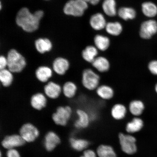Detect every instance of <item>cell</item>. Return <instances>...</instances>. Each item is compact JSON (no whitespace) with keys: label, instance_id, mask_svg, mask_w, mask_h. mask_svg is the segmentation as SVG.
Instances as JSON below:
<instances>
[{"label":"cell","instance_id":"cell-12","mask_svg":"<svg viewBox=\"0 0 157 157\" xmlns=\"http://www.w3.org/2000/svg\"><path fill=\"white\" fill-rule=\"evenodd\" d=\"M34 44L37 52L41 54L50 52L53 48L52 40L47 37H39L34 41Z\"/></svg>","mask_w":157,"mask_h":157},{"label":"cell","instance_id":"cell-3","mask_svg":"<svg viewBox=\"0 0 157 157\" xmlns=\"http://www.w3.org/2000/svg\"><path fill=\"white\" fill-rule=\"evenodd\" d=\"M88 8L84 0H69L65 4L63 11L65 15L75 17L83 16Z\"/></svg>","mask_w":157,"mask_h":157},{"label":"cell","instance_id":"cell-18","mask_svg":"<svg viewBox=\"0 0 157 157\" xmlns=\"http://www.w3.org/2000/svg\"><path fill=\"white\" fill-rule=\"evenodd\" d=\"M98 54L99 50L93 45H88L81 52L82 58L84 61L91 64L98 56Z\"/></svg>","mask_w":157,"mask_h":157},{"label":"cell","instance_id":"cell-5","mask_svg":"<svg viewBox=\"0 0 157 157\" xmlns=\"http://www.w3.org/2000/svg\"><path fill=\"white\" fill-rule=\"evenodd\" d=\"M72 111L70 105L59 106L52 114V120L57 125L65 126L71 117Z\"/></svg>","mask_w":157,"mask_h":157},{"label":"cell","instance_id":"cell-19","mask_svg":"<svg viewBox=\"0 0 157 157\" xmlns=\"http://www.w3.org/2000/svg\"><path fill=\"white\" fill-rule=\"evenodd\" d=\"M94 46L101 52L108 50L110 46V39L107 36L101 34H97L94 37Z\"/></svg>","mask_w":157,"mask_h":157},{"label":"cell","instance_id":"cell-4","mask_svg":"<svg viewBox=\"0 0 157 157\" xmlns=\"http://www.w3.org/2000/svg\"><path fill=\"white\" fill-rule=\"evenodd\" d=\"M100 80L99 75L91 68H86L82 72L81 84L86 90L91 91L97 89L100 85Z\"/></svg>","mask_w":157,"mask_h":157},{"label":"cell","instance_id":"cell-30","mask_svg":"<svg viewBox=\"0 0 157 157\" xmlns=\"http://www.w3.org/2000/svg\"><path fill=\"white\" fill-rule=\"evenodd\" d=\"M143 125V121L138 117H135L131 122L127 124L126 130L129 133H135L140 131Z\"/></svg>","mask_w":157,"mask_h":157},{"label":"cell","instance_id":"cell-23","mask_svg":"<svg viewBox=\"0 0 157 157\" xmlns=\"http://www.w3.org/2000/svg\"><path fill=\"white\" fill-rule=\"evenodd\" d=\"M117 15L120 18L124 21L132 20L136 18V10L130 7H121L117 10Z\"/></svg>","mask_w":157,"mask_h":157},{"label":"cell","instance_id":"cell-8","mask_svg":"<svg viewBox=\"0 0 157 157\" xmlns=\"http://www.w3.org/2000/svg\"><path fill=\"white\" fill-rule=\"evenodd\" d=\"M119 139L121 149L124 152L130 155L136 152V140L134 137L121 133L119 135Z\"/></svg>","mask_w":157,"mask_h":157},{"label":"cell","instance_id":"cell-2","mask_svg":"<svg viewBox=\"0 0 157 157\" xmlns=\"http://www.w3.org/2000/svg\"><path fill=\"white\" fill-rule=\"evenodd\" d=\"M6 57L8 62L7 68L13 74L20 73L26 67V59L16 49L12 48L9 50Z\"/></svg>","mask_w":157,"mask_h":157},{"label":"cell","instance_id":"cell-10","mask_svg":"<svg viewBox=\"0 0 157 157\" xmlns=\"http://www.w3.org/2000/svg\"><path fill=\"white\" fill-rule=\"evenodd\" d=\"M44 93L49 99H57L62 93V88L60 84L53 81H49L45 84Z\"/></svg>","mask_w":157,"mask_h":157},{"label":"cell","instance_id":"cell-15","mask_svg":"<svg viewBox=\"0 0 157 157\" xmlns=\"http://www.w3.org/2000/svg\"><path fill=\"white\" fill-rule=\"evenodd\" d=\"M107 23L105 16L100 13H94L91 16L89 20L90 26L96 31H100L105 29Z\"/></svg>","mask_w":157,"mask_h":157},{"label":"cell","instance_id":"cell-11","mask_svg":"<svg viewBox=\"0 0 157 157\" xmlns=\"http://www.w3.org/2000/svg\"><path fill=\"white\" fill-rule=\"evenodd\" d=\"M25 142L20 135L15 134L6 136L2 141L1 144L4 148L9 150L22 146Z\"/></svg>","mask_w":157,"mask_h":157},{"label":"cell","instance_id":"cell-25","mask_svg":"<svg viewBox=\"0 0 157 157\" xmlns=\"http://www.w3.org/2000/svg\"><path fill=\"white\" fill-rule=\"evenodd\" d=\"M123 29L122 24L118 21L107 22L105 28L107 34L113 36H119L122 33Z\"/></svg>","mask_w":157,"mask_h":157},{"label":"cell","instance_id":"cell-24","mask_svg":"<svg viewBox=\"0 0 157 157\" xmlns=\"http://www.w3.org/2000/svg\"><path fill=\"white\" fill-rule=\"evenodd\" d=\"M143 14L148 18H152L157 15V6L151 1H146L141 5Z\"/></svg>","mask_w":157,"mask_h":157},{"label":"cell","instance_id":"cell-14","mask_svg":"<svg viewBox=\"0 0 157 157\" xmlns=\"http://www.w3.org/2000/svg\"><path fill=\"white\" fill-rule=\"evenodd\" d=\"M48 98L44 93H37L31 96L30 100L31 107L36 110L40 111L46 107Z\"/></svg>","mask_w":157,"mask_h":157},{"label":"cell","instance_id":"cell-9","mask_svg":"<svg viewBox=\"0 0 157 157\" xmlns=\"http://www.w3.org/2000/svg\"><path fill=\"white\" fill-rule=\"evenodd\" d=\"M70 66V62L68 59L59 56L55 58L53 61L52 68L54 73L62 76L66 74Z\"/></svg>","mask_w":157,"mask_h":157},{"label":"cell","instance_id":"cell-16","mask_svg":"<svg viewBox=\"0 0 157 157\" xmlns=\"http://www.w3.org/2000/svg\"><path fill=\"white\" fill-rule=\"evenodd\" d=\"M60 142V139L58 135L53 131H50L45 136L44 146L47 151H52Z\"/></svg>","mask_w":157,"mask_h":157},{"label":"cell","instance_id":"cell-39","mask_svg":"<svg viewBox=\"0 0 157 157\" xmlns=\"http://www.w3.org/2000/svg\"><path fill=\"white\" fill-rule=\"evenodd\" d=\"M155 91L157 93V83L156 84L155 87Z\"/></svg>","mask_w":157,"mask_h":157},{"label":"cell","instance_id":"cell-17","mask_svg":"<svg viewBox=\"0 0 157 157\" xmlns=\"http://www.w3.org/2000/svg\"><path fill=\"white\" fill-rule=\"evenodd\" d=\"M92 66L100 73H105L111 67L109 61L105 56H98L91 63Z\"/></svg>","mask_w":157,"mask_h":157},{"label":"cell","instance_id":"cell-22","mask_svg":"<svg viewBox=\"0 0 157 157\" xmlns=\"http://www.w3.org/2000/svg\"><path fill=\"white\" fill-rule=\"evenodd\" d=\"M62 93L65 97L71 99L75 97L78 93V87L75 82L71 81L66 82L62 87Z\"/></svg>","mask_w":157,"mask_h":157},{"label":"cell","instance_id":"cell-26","mask_svg":"<svg viewBox=\"0 0 157 157\" xmlns=\"http://www.w3.org/2000/svg\"><path fill=\"white\" fill-rule=\"evenodd\" d=\"M78 119L75 123L74 125L76 128H85L89 123V117L88 113L84 110L78 109L76 110Z\"/></svg>","mask_w":157,"mask_h":157},{"label":"cell","instance_id":"cell-32","mask_svg":"<svg viewBox=\"0 0 157 157\" xmlns=\"http://www.w3.org/2000/svg\"><path fill=\"white\" fill-rule=\"evenodd\" d=\"M99 157H117L112 147L106 145H101L97 149Z\"/></svg>","mask_w":157,"mask_h":157},{"label":"cell","instance_id":"cell-6","mask_svg":"<svg viewBox=\"0 0 157 157\" xmlns=\"http://www.w3.org/2000/svg\"><path fill=\"white\" fill-rule=\"evenodd\" d=\"M157 33V21L150 19L143 21L139 29V34L140 38L144 40H149Z\"/></svg>","mask_w":157,"mask_h":157},{"label":"cell","instance_id":"cell-40","mask_svg":"<svg viewBox=\"0 0 157 157\" xmlns=\"http://www.w3.org/2000/svg\"><path fill=\"white\" fill-rule=\"evenodd\" d=\"M44 1H50V0H44Z\"/></svg>","mask_w":157,"mask_h":157},{"label":"cell","instance_id":"cell-33","mask_svg":"<svg viewBox=\"0 0 157 157\" xmlns=\"http://www.w3.org/2000/svg\"><path fill=\"white\" fill-rule=\"evenodd\" d=\"M148 68L151 73L157 75V60H152L148 64Z\"/></svg>","mask_w":157,"mask_h":157},{"label":"cell","instance_id":"cell-28","mask_svg":"<svg viewBox=\"0 0 157 157\" xmlns=\"http://www.w3.org/2000/svg\"><path fill=\"white\" fill-rule=\"evenodd\" d=\"M144 109V103L140 100H132L129 103V111L132 114L135 116H139L142 114Z\"/></svg>","mask_w":157,"mask_h":157},{"label":"cell","instance_id":"cell-7","mask_svg":"<svg viewBox=\"0 0 157 157\" xmlns=\"http://www.w3.org/2000/svg\"><path fill=\"white\" fill-rule=\"evenodd\" d=\"M19 133L25 142L29 143L34 142L39 135L38 128L30 123L23 124L20 129Z\"/></svg>","mask_w":157,"mask_h":157},{"label":"cell","instance_id":"cell-34","mask_svg":"<svg viewBox=\"0 0 157 157\" xmlns=\"http://www.w3.org/2000/svg\"><path fill=\"white\" fill-rule=\"evenodd\" d=\"M8 62L6 56L4 55H0V70L7 67Z\"/></svg>","mask_w":157,"mask_h":157},{"label":"cell","instance_id":"cell-13","mask_svg":"<svg viewBox=\"0 0 157 157\" xmlns=\"http://www.w3.org/2000/svg\"><path fill=\"white\" fill-rule=\"evenodd\" d=\"M35 76L39 81L46 84L52 77L54 71L52 68L47 66H41L36 68L35 71Z\"/></svg>","mask_w":157,"mask_h":157},{"label":"cell","instance_id":"cell-38","mask_svg":"<svg viewBox=\"0 0 157 157\" xmlns=\"http://www.w3.org/2000/svg\"><path fill=\"white\" fill-rule=\"evenodd\" d=\"M2 2H0V9H1V10L2 9Z\"/></svg>","mask_w":157,"mask_h":157},{"label":"cell","instance_id":"cell-35","mask_svg":"<svg viewBox=\"0 0 157 157\" xmlns=\"http://www.w3.org/2000/svg\"><path fill=\"white\" fill-rule=\"evenodd\" d=\"M7 157H21L19 153L15 148L9 149L7 152Z\"/></svg>","mask_w":157,"mask_h":157},{"label":"cell","instance_id":"cell-20","mask_svg":"<svg viewBox=\"0 0 157 157\" xmlns=\"http://www.w3.org/2000/svg\"><path fill=\"white\" fill-rule=\"evenodd\" d=\"M101 7L104 13L107 16L114 17L117 15L118 10L116 0H104Z\"/></svg>","mask_w":157,"mask_h":157},{"label":"cell","instance_id":"cell-41","mask_svg":"<svg viewBox=\"0 0 157 157\" xmlns=\"http://www.w3.org/2000/svg\"><path fill=\"white\" fill-rule=\"evenodd\" d=\"M1 157H2V153H1Z\"/></svg>","mask_w":157,"mask_h":157},{"label":"cell","instance_id":"cell-37","mask_svg":"<svg viewBox=\"0 0 157 157\" xmlns=\"http://www.w3.org/2000/svg\"><path fill=\"white\" fill-rule=\"evenodd\" d=\"M88 4H90L92 5L95 6L99 4L101 0H84Z\"/></svg>","mask_w":157,"mask_h":157},{"label":"cell","instance_id":"cell-29","mask_svg":"<svg viewBox=\"0 0 157 157\" xmlns=\"http://www.w3.org/2000/svg\"><path fill=\"white\" fill-rule=\"evenodd\" d=\"M127 111V108L124 105L121 103H117L112 108L111 114L114 119L121 120L125 117Z\"/></svg>","mask_w":157,"mask_h":157},{"label":"cell","instance_id":"cell-36","mask_svg":"<svg viewBox=\"0 0 157 157\" xmlns=\"http://www.w3.org/2000/svg\"><path fill=\"white\" fill-rule=\"evenodd\" d=\"M80 157H96V155L94 151L88 150L85 151L84 152L83 155Z\"/></svg>","mask_w":157,"mask_h":157},{"label":"cell","instance_id":"cell-21","mask_svg":"<svg viewBox=\"0 0 157 157\" xmlns=\"http://www.w3.org/2000/svg\"><path fill=\"white\" fill-rule=\"evenodd\" d=\"M95 90L98 97L104 100H111L114 96L115 92L113 88L106 84L99 85Z\"/></svg>","mask_w":157,"mask_h":157},{"label":"cell","instance_id":"cell-31","mask_svg":"<svg viewBox=\"0 0 157 157\" xmlns=\"http://www.w3.org/2000/svg\"><path fill=\"white\" fill-rule=\"evenodd\" d=\"M71 146L75 150L81 151L86 148L89 145L87 141L82 139H78L72 137L70 139Z\"/></svg>","mask_w":157,"mask_h":157},{"label":"cell","instance_id":"cell-1","mask_svg":"<svg viewBox=\"0 0 157 157\" xmlns=\"http://www.w3.org/2000/svg\"><path fill=\"white\" fill-rule=\"evenodd\" d=\"M41 20L34 12L31 13L28 8L23 7L17 11L15 23L25 32L31 33L39 29Z\"/></svg>","mask_w":157,"mask_h":157},{"label":"cell","instance_id":"cell-27","mask_svg":"<svg viewBox=\"0 0 157 157\" xmlns=\"http://www.w3.org/2000/svg\"><path fill=\"white\" fill-rule=\"evenodd\" d=\"M14 75L8 69L0 70V84L5 87H9L13 84Z\"/></svg>","mask_w":157,"mask_h":157}]
</instances>
